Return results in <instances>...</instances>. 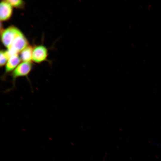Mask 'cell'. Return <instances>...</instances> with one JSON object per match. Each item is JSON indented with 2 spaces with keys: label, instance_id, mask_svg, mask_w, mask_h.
I'll return each mask as SVG.
<instances>
[{
  "label": "cell",
  "instance_id": "obj_1",
  "mask_svg": "<svg viewBox=\"0 0 161 161\" xmlns=\"http://www.w3.org/2000/svg\"><path fill=\"white\" fill-rule=\"evenodd\" d=\"M32 67L31 62H22L18 65L10 73L13 85L12 88L9 91L15 87L16 80L17 78L25 77L28 78V75L31 71Z\"/></svg>",
  "mask_w": 161,
  "mask_h": 161
},
{
  "label": "cell",
  "instance_id": "obj_2",
  "mask_svg": "<svg viewBox=\"0 0 161 161\" xmlns=\"http://www.w3.org/2000/svg\"><path fill=\"white\" fill-rule=\"evenodd\" d=\"M21 32L17 27L10 26L1 32V39L4 45L8 49L16 37Z\"/></svg>",
  "mask_w": 161,
  "mask_h": 161
},
{
  "label": "cell",
  "instance_id": "obj_3",
  "mask_svg": "<svg viewBox=\"0 0 161 161\" xmlns=\"http://www.w3.org/2000/svg\"><path fill=\"white\" fill-rule=\"evenodd\" d=\"M28 45L27 40L21 32L16 37L8 49L10 57L13 55L18 54Z\"/></svg>",
  "mask_w": 161,
  "mask_h": 161
},
{
  "label": "cell",
  "instance_id": "obj_4",
  "mask_svg": "<svg viewBox=\"0 0 161 161\" xmlns=\"http://www.w3.org/2000/svg\"><path fill=\"white\" fill-rule=\"evenodd\" d=\"M47 55V49L45 46H36L33 48L32 61L36 63H40L46 60Z\"/></svg>",
  "mask_w": 161,
  "mask_h": 161
},
{
  "label": "cell",
  "instance_id": "obj_5",
  "mask_svg": "<svg viewBox=\"0 0 161 161\" xmlns=\"http://www.w3.org/2000/svg\"><path fill=\"white\" fill-rule=\"evenodd\" d=\"M21 60L18 54L10 57L5 65L4 72L2 76V79L4 80L7 75L10 73H11L16 68L20 63Z\"/></svg>",
  "mask_w": 161,
  "mask_h": 161
},
{
  "label": "cell",
  "instance_id": "obj_6",
  "mask_svg": "<svg viewBox=\"0 0 161 161\" xmlns=\"http://www.w3.org/2000/svg\"><path fill=\"white\" fill-rule=\"evenodd\" d=\"M13 12V7L7 0H3L0 4V19L5 21L9 19Z\"/></svg>",
  "mask_w": 161,
  "mask_h": 161
},
{
  "label": "cell",
  "instance_id": "obj_7",
  "mask_svg": "<svg viewBox=\"0 0 161 161\" xmlns=\"http://www.w3.org/2000/svg\"><path fill=\"white\" fill-rule=\"evenodd\" d=\"M33 48L28 46L20 52V58L23 62H31L32 60Z\"/></svg>",
  "mask_w": 161,
  "mask_h": 161
},
{
  "label": "cell",
  "instance_id": "obj_8",
  "mask_svg": "<svg viewBox=\"0 0 161 161\" xmlns=\"http://www.w3.org/2000/svg\"><path fill=\"white\" fill-rule=\"evenodd\" d=\"M10 58L7 51L1 50L0 52V66L1 67L6 65Z\"/></svg>",
  "mask_w": 161,
  "mask_h": 161
},
{
  "label": "cell",
  "instance_id": "obj_9",
  "mask_svg": "<svg viewBox=\"0 0 161 161\" xmlns=\"http://www.w3.org/2000/svg\"><path fill=\"white\" fill-rule=\"evenodd\" d=\"M7 1L13 7L22 8L24 7V2L21 0H7Z\"/></svg>",
  "mask_w": 161,
  "mask_h": 161
}]
</instances>
